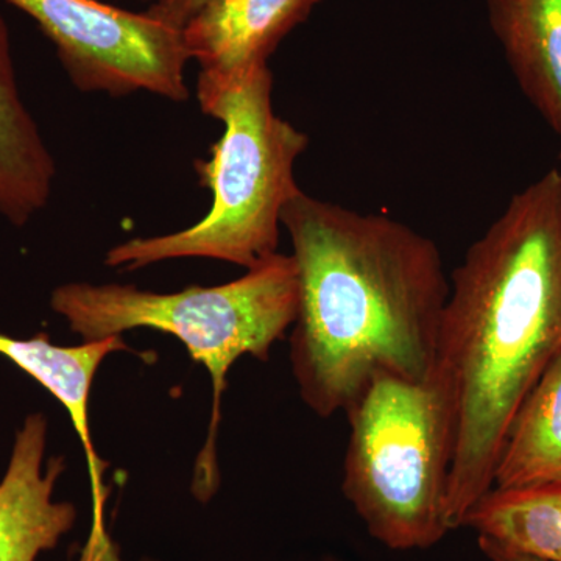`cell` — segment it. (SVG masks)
Listing matches in <instances>:
<instances>
[{"label":"cell","instance_id":"6da1fadb","mask_svg":"<svg viewBox=\"0 0 561 561\" xmlns=\"http://www.w3.org/2000/svg\"><path fill=\"white\" fill-rule=\"evenodd\" d=\"M280 224L297 267L290 362L305 404L330 419L378 376L431 378L449 295L437 243L386 214L305 191Z\"/></svg>","mask_w":561,"mask_h":561},{"label":"cell","instance_id":"7a4b0ae2","mask_svg":"<svg viewBox=\"0 0 561 561\" xmlns=\"http://www.w3.org/2000/svg\"><path fill=\"white\" fill-rule=\"evenodd\" d=\"M561 348V173L516 192L449 279L434 376L453 408V530L486 491L516 412Z\"/></svg>","mask_w":561,"mask_h":561},{"label":"cell","instance_id":"3957f363","mask_svg":"<svg viewBox=\"0 0 561 561\" xmlns=\"http://www.w3.org/2000/svg\"><path fill=\"white\" fill-rule=\"evenodd\" d=\"M268 65L231 77L201 73L203 113L224 124L208 160L195 164L213 194L208 214L172 234L136 238L113 247L111 267L140 268L180 257H206L256 267L278 253L284 209L300 192L295 164L309 138L273 110Z\"/></svg>","mask_w":561,"mask_h":561},{"label":"cell","instance_id":"277c9868","mask_svg":"<svg viewBox=\"0 0 561 561\" xmlns=\"http://www.w3.org/2000/svg\"><path fill=\"white\" fill-rule=\"evenodd\" d=\"M297 305V267L290 254L280 253L220 286L154 294L122 284L73 283L58 287L50 298L51 309L84 342L149 328L172 334L192 359L205 365L213 381V419L195 467L194 493L201 501L219 485L216 438L228 371L247 354L267 360L272 346L294 324Z\"/></svg>","mask_w":561,"mask_h":561},{"label":"cell","instance_id":"5b68a950","mask_svg":"<svg viewBox=\"0 0 561 561\" xmlns=\"http://www.w3.org/2000/svg\"><path fill=\"white\" fill-rule=\"evenodd\" d=\"M345 415L342 490L365 529L391 551L440 542L453 530L448 501L456 426L434 373L424 381L378 376Z\"/></svg>","mask_w":561,"mask_h":561},{"label":"cell","instance_id":"8992f818","mask_svg":"<svg viewBox=\"0 0 561 561\" xmlns=\"http://www.w3.org/2000/svg\"><path fill=\"white\" fill-rule=\"evenodd\" d=\"M54 43L73 87L113 98L144 91L172 102L190 99V62L180 28L149 13L102 0H7Z\"/></svg>","mask_w":561,"mask_h":561},{"label":"cell","instance_id":"52a82bcc","mask_svg":"<svg viewBox=\"0 0 561 561\" xmlns=\"http://www.w3.org/2000/svg\"><path fill=\"white\" fill-rule=\"evenodd\" d=\"M46 440V419L41 413L27 416L0 482V561H36L76 524V507L54 501L65 461L54 457L44 467Z\"/></svg>","mask_w":561,"mask_h":561},{"label":"cell","instance_id":"ba28073f","mask_svg":"<svg viewBox=\"0 0 561 561\" xmlns=\"http://www.w3.org/2000/svg\"><path fill=\"white\" fill-rule=\"evenodd\" d=\"M320 0H206L181 28L201 73L231 77L267 65Z\"/></svg>","mask_w":561,"mask_h":561},{"label":"cell","instance_id":"9c48e42d","mask_svg":"<svg viewBox=\"0 0 561 561\" xmlns=\"http://www.w3.org/2000/svg\"><path fill=\"white\" fill-rule=\"evenodd\" d=\"M128 350L121 335L105 341L83 342L79 346H58L46 334L36 337L14 339L0 332V354L9 357L21 370L31 375L44 389L49 390L65 405L72 421L73 430L79 434L88 470H90L92 508L91 542H108V535L103 523V505L106 490L103 485V472L106 463L95 453L90 430V394L95 373L102 362L114 351Z\"/></svg>","mask_w":561,"mask_h":561},{"label":"cell","instance_id":"30bf717a","mask_svg":"<svg viewBox=\"0 0 561 561\" xmlns=\"http://www.w3.org/2000/svg\"><path fill=\"white\" fill-rule=\"evenodd\" d=\"M519 90L561 138V0H485Z\"/></svg>","mask_w":561,"mask_h":561},{"label":"cell","instance_id":"8fae6325","mask_svg":"<svg viewBox=\"0 0 561 561\" xmlns=\"http://www.w3.org/2000/svg\"><path fill=\"white\" fill-rule=\"evenodd\" d=\"M55 168L31 111L22 102L9 25L0 14V217L22 227L46 208Z\"/></svg>","mask_w":561,"mask_h":561},{"label":"cell","instance_id":"7c38bea8","mask_svg":"<svg viewBox=\"0 0 561 561\" xmlns=\"http://www.w3.org/2000/svg\"><path fill=\"white\" fill-rule=\"evenodd\" d=\"M461 527L531 559H561V485L493 486L476 502Z\"/></svg>","mask_w":561,"mask_h":561},{"label":"cell","instance_id":"4fadbf2b","mask_svg":"<svg viewBox=\"0 0 561 561\" xmlns=\"http://www.w3.org/2000/svg\"><path fill=\"white\" fill-rule=\"evenodd\" d=\"M561 485V348L523 401L502 445L493 486Z\"/></svg>","mask_w":561,"mask_h":561},{"label":"cell","instance_id":"5bb4252c","mask_svg":"<svg viewBox=\"0 0 561 561\" xmlns=\"http://www.w3.org/2000/svg\"><path fill=\"white\" fill-rule=\"evenodd\" d=\"M205 2L206 0H154L147 13L181 31Z\"/></svg>","mask_w":561,"mask_h":561},{"label":"cell","instance_id":"9a60e30c","mask_svg":"<svg viewBox=\"0 0 561 561\" xmlns=\"http://www.w3.org/2000/svg\"><path fill=\"white\" fill-rule=\"evenodd\" d=\"M481 551L485 553L486 559L490 561H545L538 559H531V557L523 556V553H516L508 551V549L501 548V546L493 545V542L479 540Z\"/></svg>","mask_w":561,"mask_h":561},{"label":"cell","instance_id":"2e32d148","mask_svg":"<svg viewBox=\"0 0 561 561\" xmlns=\"http://www.w3.org/2000/svg\"><path fill=\"white\" fill-rule=\"evenodd\" d=\"M81 561H117L116 557H110V559H103V557L95 556V553L84 551L83 559Z\"/></svg>","mask_w":561,"mask_h":561},{"label":"cell","instance_id":"e0dca14e","mask_svg":"<svg viewBox=\"0 0 561 561\" xmlns=\"http://www.w3.org/2000/svg\"><path fill=\"white\" fill-rule=\"evenodd\" d=\"M142 2H147V0H142ZM149 2L153 3L154 0H149Z\"/></svg>","mask_w":561,"mask_h":561},{"label":"cell","instance_id":"ac0fdd59","mask_svg":"<svg viewBox=\"0 0 561 561\" xmlns=\"http://www.w3.org/2000/svg\"><path fill=\"white\" fill-rule=\"evenodd\" d=\"M560 162H561V153H560ZM560 173H561V168L559 169Z\"/></svg>","mask_w":561,"mask_h":561},{"label":"cell","instance_id":"d6986e66","mask_svg":"<svg viewBox=\"0 0 561 561\" xmlns=\"http://www.w3.org/2000/svg\"><path fill=\"white\" fill-rule=\"evenodd\" d=\"M560 561H561V559H560Z\"/></svg>","mask_w":561,"mask_h":561}]
</instances>
